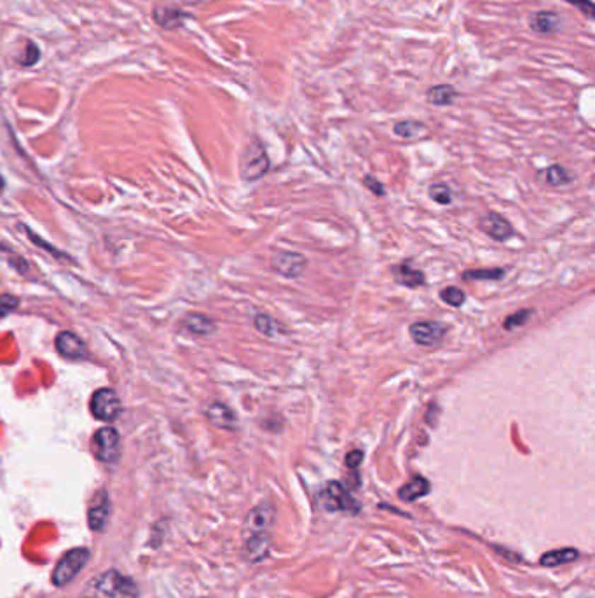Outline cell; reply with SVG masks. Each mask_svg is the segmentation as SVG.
Listing matches in <instances>:
<instances>
[{
	"label": "cell",
	"instance_id": "6da1fadb",
	"mask_svg": "<svg viewBox=\"0 0 595 598\" xmlns=\"http://www.w3.org/2000/svg\"><path fill=\"white\" fill-rule=\"evenodd\" d=\"M79 598H139V586L121 572L107 570L93 579Z\"/></svg>",
	"mask_w": 595,
	"mask_h": 598
},
{
	"label": "cell",
	"instance_id": "7a4b0ae2",
	"mask_svg": "<svg viewBox=\"0 0 595 598\" xmlns=\"http://www.w3.org/2000/svg\"><path fill=\"white\" fill-rule=\"evenodd\" d=\"M318 504L325 511L336 512L344 511L356 514L360 511V504L355 497L349 493V490L339 481H330L322 492L318 493Z\"/></svg>",
	"mask_w": 595,
	"mask_h": 598
},
{
	"label": "cell",
	"instance_id": "3957f363",
	"mask_svg": "<svg viewBox=\"0 0 595 598\" xmlns=\"http://www.w3.org/2000/svg\"><path fill=\"white\" fill-rule=\"evenodd\" d=\"M271 168L269 156L259 140H254L247 147L241 158V177L245 182H257L262 179Z\"/></svg>",
	"mask_w": 595,
	"mask_h": 598
},
{
	"label": "cell",
	"instance_id": "277c9868",
	"mask_svg": "<svg viewBox=\"0 0 595 598\" xmlns=\"http://www.w3.org/2000/svg\"><path fill=\"white\" fill-rule=\"evenodd\" d=\"M88 560L89 551L86 548H76L66 553L61 558V562L54 567L53 585L58 586V588H63V586L69 585V582L83 570V567L88 563Z\"/></svg>",
	"mask_w": 595,
	"mask_h": 598
},
{
	"label": "cell",
	"instance_id": "5b68a950",
	"mask_svg": "<svg viewBox=\"0 0 595 598\" xmlns=\"http://www.w3.org/2000/svg\"><path fill=\"white\" fill-rule=\"evenodd\" d=\"M121 449V436L114 427H103L96 430L93 436V452L98 460L105 464H112L117 460Z\"/></svg>",
	"mask_w": 595,
	"mask_h": 598
},
{
	"label": "cell",
	"instance_id": "8992f818",
	"mask_svg": "<svg viewBox=\"0 0 595 598\" xmlns=\"http://www.w3.org/2000/svg\"><path fill=\"white\" fill-rule=\"evenodd\" d=\"M91 411L102 422H114L121 413V399L112 389H100L93 393Z\"/></svg>",
	"mask_w": 595,
	"mask_h": 598
},
{
	"label": "cell",
	"instance_id": "52a82bcc",
	"mask_svg": "<svg viewBox=\"0 0 595 598\" xmlns=\"http://www.w3.org/2000/svg\"><path fill=\"white\" fill-rule=\"evenodd\" d=\"M273 268L285 278H299L307 268V259L299 252L276 251L273 255Z\"/></svg>",
	"mask_w": 595,
	"mask_h": 598
},
{
	"label": "cell",
	"instance_id": "ba28073f",
	"mask_svg": "<svg viewBox=\"0 0 595 598\" xmlns=\"http://www.w3.org/2000/svg\"><path fill=\"white\" fill-rule=\"evenodd\" d=\"M408 334H411L412 341L419 347H433V345H438L447 334V328L440 322L435 321H421L414 322V324L408 328Z\"/></svg>",
	"mask_w": 595,
	"mask_h": 598
},
{
	"label": "cell",
	"instance_id": "9c48e42d",
	"mask_svg": "<svg viewBox=\"0 0 595 598\" xmlns=\"http://www.w3.org/2000/svg\"><path fill=\"white\" fill-rule=\"evenodd\" d=\"M274 518H276V509H274L273 504L262 502L248 512L247 529L250 530L252 534L267 532V530L273 527Z\"/></svg>",
	"mask_w": 595,
	"mask_h": 598
},
{
	"label": "cell",
	"instance_id": "30bf717a",
	"mask_svg": "<svg viewBox=\"0 0 595 598\" xmlns=\"http://www.w3.org/2000/svg\"><path fill=\"white\" fill-rule=\"evenodd\" d=\"M481 228L487 236H490V238L496 241H505L513 235V228L510 222H508L503 215L494 214V212H489V214L482 219Z\"/></svg>",
	"mask_w": 595,
	"mask_h": 598
},
{
	"label": "cell",
	"instance_id": "8fae6325",
	"mask_svg": "<svg viewBox=\"0 0 595 598\" xmlns=\"http://www.w3.org/2000/svg\"><path fill=\"white\" fill-rule=\"evenodd\" d=\"M245 558L248 562H262L271 553V536L267 532H255L245 544Z\"/></svg>",
	"mask_w": 595,
	"mask_h": 598
},
{
	"label": "cell",
	"instance_id": "7c38bea8",
	"mask_svg": "<svg viewBox=\"0 0 595 598\" xmlns=\"http://www.w3.org/2000/svg\"><path fill=\"white\" fill-rule=\"evenodd\" d=\"M109 514H110V500H109V495H107L105 490H102V492L96 493L95 500H93L91 507H89V527H91V530H103V527H105L107 519H109Z\"/></svg>",
	"mask_w": 595,
	"mask_h": 598
},
{
	"label": "cell",
	"instance_id": "4fadbf2b",
	"mask_svg": "<svg viewBox=\"0 0 595 598\" xmlns=\"http://www.w3.org/2000/svg\"><path fill=\"white\" fill-rule=\"evenodd\" d=\"M57 350L66 359H86V345L77 334L63 330L57 338Z\"/></svg>",
	"mask_w": 595,
	"mask_h": 598
},
{
	"label": "cell",
	"instance_id": "5bb4252c",
	"mask_svg": "<svg viewBox=\"0 0 595 598\" xmlns=\"http://www.w3.org/2000/svg\"><path fill=\"white\" fill-rule=\"evenodd\" d=\"M206 417L211 422V425L218 427V429L234 430L237 429V417L229 406L222 403H213L206 411Z\"/></svg>",
	"mask_w": 595,
	"mask_h": 598
},
{
	"label": "cell",
	"instance_id": "9a60e30c",
	"mask_svg": "<svg viewBox=\"0 0 595 598\" xmlns=\"http://www.w3.org/2000/svg\"><path fill=\"white\" fill-rule=\"evenodd\" d=\"M393 277H395L396 284L408 289L421 287V285L426 284L425 273L418 268H412L408 263H401V265L393 266Z\"/></svg>",
	"mask_w": 595,
	"mask_h": 598
},
{
	"label": "cell",
	"instance_id": "2e32d148",
	"mask_svg": "<svg viewBox=\"0 0 595 598\" xmlns=\"http://www.w3.org/2000/svg\"><path fill=\"white\" fill-rule=\"evenodd\" d=\"M430 490L431 485L426 478L416 476L412 478L407 485H403L398 490V497H400V500H403V502H414V500L428 495Z\"/></svg>",
	"mask_w": 595,
	"mask_h": 598
},
{
	"label": "cell",
	"instance_id": "e0dca14e",
	"mask_svg": "<svg viewBox=\"0 0 595 598\" xmlns=\"http://www.w3.org/2000/svg\"><path fill=\"white\" fill-rule=\"evenodd\" d=\"M529 25L538 33H553L559 30L560 16L552 11H538L529 18Z\"/></svg>",
	"mask_w": 595,
	"mask_h": 598
},
{
	"label": "cell",
	"instance_id": "ac0fdd59",
	"mask_svg": "<svg viewBox=\"0 0 595 598\" xmlns=\"http://www.w3.org/2000/svg\"><path fill=\"white\" fill-rule=\"evenodd\" d=\"M579 556V551L575 548H562V549H553V551L545 553V555L539 558V563L543 567H559L564 565V563L575 562Z\"/></svg>",
	"mask_w": 595,
	"mask_h": 598
},
{
	"label": "cell",
	"instance_id": "d6986e66",
	"mask_svg": "<svg viewBox=\"0 0 595 598\" xmlns=\"http://www.w3.org/2000/svg\"><path fill=\"white\" fill-rule=\"evenodd\" d=\"M456 98H457V91H456V88L451 86V84H438V86H433L426 93L428 102H430L431 105H437V107L451 105Z\"/></svg>",
	"mask_w": 595,
	"mask_h": 598
},
{
	"label": "cell",
	"instance_id": "ffe728a7",
	"mask_svg": "<svg viewBox=\"0 0 595 598\" xmlns=\"http://www.w3.org/2000/svg\"><path fill=\"white\" fill-rule=\"evenodd\" d=\"M185 329L191 330L192 334H196V336H208V334L215 333V329H217V326H215V322L211 321V318L204 317V315H199V314H194V315H189L187 318H185Z\"/></svg>",
	"mask_w": 595,
	"mask_h": 598
},
{
	"label": "cell",
	"instance_id": "44dd1931",
	"mask_svg": "<svg viewBox=\"0 0 595 598\" xmlns=\"http://www.w3.org/2000/svg\"><path fill=\"white\" fill-rule=\"evenodd\" d=\"M254 324H255V329L267 338H278L280 334L285 333L283 326H281L278 321H274V318L267 314H257L254 318Z\"/></svg>",
	"mask_w": 595,
	"mask_h": 598
},
{
	"label": "cell",
	"instance_id": "7402d4cb",
	"mask_svg": "<svg viewBox=\"0 0 595 598\" xmlns=\"http://www.w3.org/2000/svg\"><path fill=\"white\" fill-rule=\"evenodd\" d=\"M393 130H395V135L401 139H418L426 132V126L421 121H400Z\"/></svg>",
	"mask_w": 595,
	"mask_h": 598
},
{
	"label": "cell",
	"instance_id": "603a6c76",
	"mask_svg": "<svg viewBox=\"0 0 595 598\" xmlns=\"http://www.w3.org/2000/svg\"><path fill=\"white\" fill-rule=\"evenodd\" d=\"M507 270L489 268V270H466L463 273V280H503Z\"/></svg>",
	"mask_w": 595,
	"mask_h": 598
},
{
	"label": "cell",
	"instance_id": "cb8c5ba5",
	"mask_svg": "<svg viewBox=\"0 0 595 598\" xmlns=\"http://www.w3.org/2000/svg\"><path fill=\"white\" fill-rule=\"evenodd\" d=\"M543 173H545V180L548 182L550 185H553V188H560V185H566L572 180V177L569 176L567 170L560 165L550 166V168H546Z\"/></svg>",
	"mask_w": 595,
	"mask_h": 598
},
{
	"label": "cell",
	"instance_id": "d4e9b609",
	"mask_svg": "<svg viewBox=\"0 0 595 598\" xmlns=\"http://www.w3.org/2000/svg\"><path fill=\"white\" fill-rule=\"evenodd\" d=\"M430 198L438 205H451L454 202V192L447 184H433L430 188Z\"/></svg>",
	"mask_w": 595,
	"mask_h": 598
},
{
	"label": "cell",
	"instance_id": "484cf974",
	"mask_svg": "<svg viewBox=\"0 0 595 598\" xmlns=\"http://www.w3.org/2000/svg\"><path fill=\"white\" fill-rule=\"evenodd\" d=\"M440 299L444 301L445 304H449V306L459 308L463 306L464 301H466V294H464L459 287H445L440 291Z\"/></svg>",
	"mask_w": 595,
	"mask_h": 598
},
{
	"label": "cell",
	"instance_id": "4316f807",
	"mask_svg": "<svg viewBox=\"0 0 595 598\" xmlns=\"http://www.w3.org/2000/svg\"><path fill=\"white\" fill-rule=\"evenodd\" d=\"M531 315H533V310H519L517 314H512L510 317H507V321H505V324H503L505 330L522 328V326L529 321Z\"/></svg>",
	"mask_w": 595,
	"mask_h": 598
},
{
	"label": "cell",
	"instance_id": "83f0119b",
	"mask_svg": "<svg viewBox=\"0 0 595 598\" xmlns=\"http://www.w3.org/2000/svg\"><path fill=\"white\" fill-rule=\"evenodd\" d=\"M18 306H20V299L18 298H14V296L11 294L0 296V318L7 317V315L16 310Z\"/></svg>",
	"mask_w": 595,
	"mask_h": 598
},
{
	"label": "cell",
	"instance_id": "f1b7e54d",
	"mask_svg": "<svg viewBox=\"0 0 595 598\" xmlns=\"http://www.w3.org/2000/svg\"><path fill=\"white\" fill-rule=\"evenodd\" d=\"M564 2L571 4V6H575L576 9L582 11L583 14H585L587 18H590L592 20L594 18V13H595V6L592 0H564Z\"/></svg>",
	"mask_w": 595,
	"mask_h": 598
},
{
	"label": "cell",
	"instance_id": "f546056e",
	"mask_svg": "<svg viewBox=\"0 0 595 598\" xmlns=\"http://www.w3.org/2000/svg\"><path fill=\"white\" fill-rule=\"evenodd\" d=\"M363 184H365L367 189L374 192V195H377V196H384L386 195L384 184H382V182H379L377 179H375V177L367 176L365 179H363Z\"/></svg>",
	"mask_w": 595,
	"mask_h": 598
},
{
	"label": "cell",
	"instance_id": "4dcf8cb0",
	"mask_svg": "<svg viewBox=\"0 0 595 598\" xmlns=\"http://www.w3.org/2000/svg\"><path fill=\"white\" fill-rule=\"evenodd\" d=\"M362 462H363L362 449H353V452H349L348 455H346V466H348L349 469H356V467H360V464Z\"/></svg>",
	"mask_w": 595,
	"mask_h": 598
}]
</instances>
